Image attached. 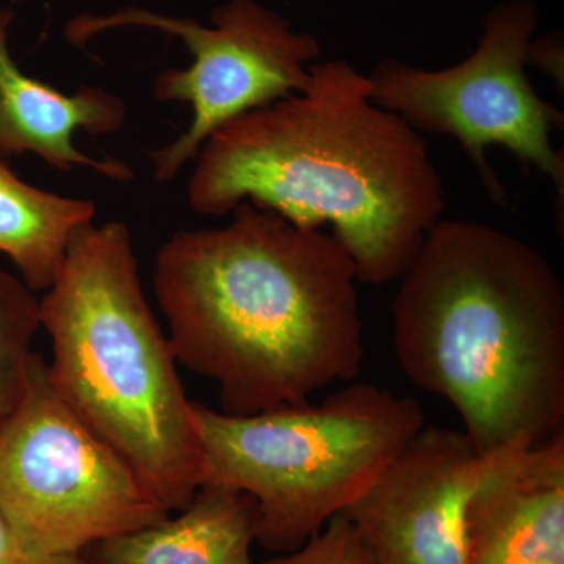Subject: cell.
<instances>
[{"mask_svg":"<svg viewBox=\"0 0 564 564\" xmlns=\"http://www.w3.org/2000/svg\"><path fill=\"white\" fill-rule=\"evenodd\" d=\"M0 513L21 560L80 554L170 516L128 462L66 406L36 352L28 392L0 426Z\"/></svg>","mask_w":564,"mask_h":564,"instance_id":"8992f818","label":"cell"},{"mask_svg":"<svg viewBox=\"0 0 564 564\" xmlns=\"http://www.w3.org/2000/svg\"><path fill=\"white\" fill-rule=\"evenodd\" d=\"M392 323L403 372L454 404L478 455L564 434V288L532 245L443 218L400 278Z\"/></svg>","mask_w":564,"mask_h":564,"instance_id":"3957f363","label":"cell"},{"mask_svg":"<svg viewBox=\"0 0 564 564\" xmlns=\"http://www.w3.org/2000/svg\"><path fill=\"white\" fill-rule=\"evenodd\" d=\"M47 377L66 406L172 513L203 485V451L169 337L152 314L131 231L85 223L40 300Z\"/></svg>","mask_w":564,"mask_h":564,"instance_id":"277c9868","label":"cell"},{"mask_svg":"<svg viewBox=\"0 0 564 564\" xmlns=\"http://www.w3.org/2000/svg\"><path fill=\"white\" fill-rule=\"evenodd\" d=\"M95 203L28 184L0 158V252L31 291H47L73 232L93 221Z\"/></svg>","mask_w":564,"mask_h":564,"instance_id":"4fadbf2b","label":"cell"},{"mask_svg":"<svg viewBox=\"0 0 564 564\" xmlns=\"http://www.w3.org/2000/svg\"><path fill=\"white\" fill-rule=\"evenodd\" d=\"M20 564H87L79 554L46 555L21 560Z\"/></svg>","mask_w":564,"mask_h":564,"instance_id":"ac0fdd59","label":"cell"},{"mask_svg":"<svg viewBox=\"0 0 564 564\" xmlns=\"http://www.w3.org/2000/svg\"><path fill=\"white\" fill-rule=\"evenodd\" d=\"M203 485L250 494L256 541L273 554L306 544L343 513L425 429L413 397L352 383L321 404L229 415L192 402Z\"/></svg>","mask_w":564,"mask_h":564,"instance_id":"5b68a950","label":"cell"},{"mask_svg":"<svg viewBox=\"0 0 564 564\" xmlns=\"http://www.w3.org/2000/svg\"><path fill=\"white\" fill-rule=\"evenodd\" d=\"M21 555L11 536L9 525L0 513V564H20Z\"/></svg>","mask_w":564,"mask_h":564,"instance_id":"e0dca14e","label":"cell"},{"mask_svg":"<svg viewBox=\"0 0 564 564\" xmlns=\"http://www.w3.org/2000/svg\"><path fill=\"white\" fill-rule=\"evenodd\" d=\"M13 17V10H0V158L31 152L58 172L85 166L109 180H132L124 163L90 158L73 143L79 129L91 135L120 131L128 117L124 101L93 85L66 95L22 73L10 54Z\"/></svg>","mask_w":564,"mask_h":564,"instance_id":"8fae6325","label":"cell"},{"mask_svg":"<svg viewBox=\"0 0 564 564\" xmlns=\"http://www.w3.org/2000/svg\"><path fill=\"white\" fill-rule=\"evenodd\" d=\"M527 66L533 65L545 76L552 77L560 88L564 90V44L563 35L558 32L536 36L530 40L525 52Z\"/></svg>","mask_w":564,"mask_h":564,"instance_id":"2e32d148","label":"cell"},{"mask_svg":"<svg viewBox=\"0 0 564 564\" xmlns=\"http://www.w3.org/2000/svg\"><path fill=\"white\" fill-rule=\"evenodd\" d=\"M221 228L162 245L152 285L176 361L220 388L221 413L310 402L361 372L358 273L332 232L243 202Z\"/></svg>","mask_w":564,"mask_h":564,"instance_id":"7a4b0ae2","label":"cell"},{"mask_svg":"<svg viewBox=\"0 0 564 564\" xmlns=\"http://www.w3.org/2000/svg\"><path fill=\"white\" fill-rule=\"evenodd\" d=\"M489 458L462 430L425 426L343 514L377 564H464V510Z\"/></svg>","mask_w":564,"mask_h":564,"instance_id":"9c48e42d","label":"cell"},{"mask_svg":"<svg viewBox=\"0 0 564 564\" xmlns=\"http://www.w3.org/2000/svg\"><path fill=\"white\" fill-rule=\"evenodd\" d=\"M310 70L302 93L204 141L188 206L223 217L248 202L300 228L329 226L361 284L400 280L443 220V176L422 133L373 102L367 74L344 58Z\"/></svg>","mask_w":564,"mask_h":564,"instance_id":"6da1fadb","label":"cell"},{"mask_svg":"<svg viewBox=\"0 0 564 564\" xmlns=\"http://www.w3.org/2000/svg\"><path fill=\"white\" fill-rule=\"evenodd\" d=\"M258 503L250 494L202 485L174 519L115 534L85 547L87 564H256Z\"/></svg>","mask_w":564,"mask_h":564,"instance_id":"7c38bea8","label":"cell"},{"mask_svg":"<svg viewBox=\"0 0 564 564\" xmlns=\"http://www.w3.org/2000/svg\"><path fill=\"white\" fill-rule=\"evenodd\" d=\"M464 564H564V434L491 455L464 510Z\"/></svg>","mask_w":564,"mask_h":564,"instance_id":"30bf717a","label":"cell"},{"mask_svg":"<svg viewBox=\"0 0 564 564\" xmlns=\"http://www.w3.org/2000/svg\"><path fill=\"white\" fill-rule=\"evenodd\" d=\"M538 24L533 0H503L486 14L477 47L458 65L425 69L386 58L367 76L375 104L422 135L458 141L494 203H510L486 158V150L499 144L525 170L536 169L552 181L563 212L564 154L551 135L563 128L564 115L538 95L527 76V46Z\"/></svg>","mask_w":564,"mask_h":564,"instance_id":"52a82bcc","label":"cell"},{"mask_svg":"<svg viewBox=\"0 0 564 564\" xmlns=\"http://www.w3.org/2000/svg\"><path fill=\"white\" fill-rule=\"evenodd\" d=\"M128 28L176 36L193 57L188 68L162 70L154 80L158 101L185 102L193 111L191 126L176 140L150 151L158 182H172L221 126L302 93L322 54L317 36L295 31L259 0H226L212 10L209 25L129 7L80 14L65 33L70 43L84 46L104 32Z\"/></svg>","mask_w":564,"mask_h":564,"instance_id":"ba28073f","label":"cell"},{"mask_svg":"<svg viewBox=\"0 0 564 564\" xmlns=\"http://www.w3.org/2000/svg\"><path fill=\"white\" fill-rule=\"evenodd\" d=\"M40 328V300L24 281L0 269V426L28 392Z\"/></svg>","mask_w":564,"mask_h":564,"instance_id":"5bb4252c","label":"cell"},{"mask_svg":"<svg viewBox=\"0 0 564 564\" xmlns=\"http://www.w3.org/2000/svg\"><path fill=\"white\" fill-rule=\"evenodd\" d=\"M262 564H377L361 534L343 513L333 516L321 532L291 554Z\"/></svg>","mask_w":564,"mask_h":564,"instance_id":"9a60e30c","label":"cell"}]
</instances>
